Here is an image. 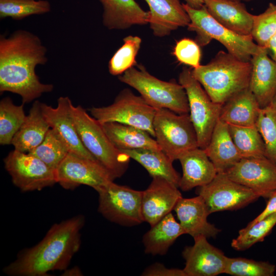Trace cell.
Returning a JSON list of instances; mask_svg holds the SVG:
<instances>
[{
    "label": "cell",
    "mask_w": 276,
    "mask_h": 276,
    "mask_svg": "<svg viewBox=\"0 0 276 276\" xmlns=\"http://www.w3.org/2000/svg\"><path fill=\"white\" fill-rule=\"evenodd\" d=\"M47 48L36 35L24 30L8 37L0 36V92L19 95L22 104L29 103L53 89L41 83L36 74L38 65L46 63Z\"/></svg>",
    "instance_id": "cell-1"
},
{
    "label": "cell",
    "mask_w": 276,
    "mask_h": 276,
    "mask_svg": "<svg viewBox=\"0 0 276 276\" xmlns=\"http://www.w3.org/2000/svg\"><path fill=\"white\" fill-rule=\"evenodd\" d=\"M84 217L78 215L54 224L36 245L22 251L3 269L10 276H47L66 269L81 245Z\"/></svg>",
    "instance_id": "cell-2"
},
{
    "label": "cell",
    "mask_w": 276,
    "mask_h": 276,
    "mask_svg": "<svg viewBox=\"0 0 276 276\" xmlns=\"http://www.w3.org/2000/svg\"><path fill=\"white\" fill-rule=\"evenodd\" d=\"M252 65L227 52L219 51L207 64L192 70L211 99L223 105L236 93L248 88Z\"/></svg>",
    "instance_id": "cell-3"
},
{
    "label": "cell",
    "mask_w": 276,
    "mask_h": 276,
    "mask_svg": "<svg viewBox=\"0 0 276 276\" xmlns=\"http://www.w3.org/2000/svg\"><path fill=\"white\" fill-rule=\"evenodd\" d=\"M72 115L86 149L114 179L124 175L131 158L113 144L102 124L80 105L75 106L73 104Z\"/></svg>",
    "instance_id": "cell-4"
},
{
    "label": "cell",
    "mask_w": 276,
    "mask_h": 276,
    "mask_svg": "<svg viewBox=\"0 0 276 276\" xmlns=\"http://www.w3.org/2000/svg\"><path fill=\"white\" fill-rule=\"evenodd\" d=\"M135 66L120 75L119 80L136 90L156 109L166 108L178 114L189 113L187 93L180 83L161 80L142 65Z\"/></svg>",
    "instance_id": "cell-5"
},
{
    "label": "cell",
    "mask_w": 276,
    "mask_h": 276,
    "mask_svg": "<svg viewBox=\"0 0 276 276\" xmlns=\"http://www.w3.org/2000/svg\"><path fill=\"white\" fill-rule=\"evenodd\" d=\"M182 5L190 19L188 30L196 33L195 41L200 46L207 45L212 39L216 40L227 52L244 61H250L252 56L260 49L251 35L238 34L219 23L204 5L195 9L186 4Z\"/></svg>",
    "instance_id": "cell-6"
},
{
    "label": "cell",
    "mask_w": 276,
    "mask_h": 276,
    "mask_svg": "<svg viewBox=\"0 0 276 276\" xmlns=\"http://www.w3.org/2000/svg\"><path fill=\"white\" fill-rule=\"evenodd\" d=\"M153 126L157 143L172 161L199 147L189 113L178 114L166 108L156 109Z\"/></svg>",
    "instance_id": "cell-7"
},
{
    "label": "cell",
    "mask_w": 276,
    "mask_h": 276,
    "mask_svg": "<svg viewBox=\"0 0 276 276\" xmlns=\"http://www.w3.org/2000/svg\"><path fill=\"white\" fill-rule=\"evenodd\" d=\"M178 83L187 93L189 114L197 134L198 146L205 149L219 120L222 105L211 99L193 76L192 70L183 68L179 75Z\"/></svg>",
    "instance_id": "cell-8"
},
{
    "label": "cell",
    "mask_w": 276,
    "mask_h": 276,
    "mask_svg": "<svg viewBox=\"0 0 276 276\" xmlns=\"http://www.w3.org/2000/svg\"><path fill=\"white\" fill-rule=\"evenodd\" d=\"M89 111L101 124L118 122L126 124L143 129L155 137L153 123L156 109L129 88L120 92L111 104L94 107Z\"/></svg>",
    "instance_id": "cell-9"
},
{
    "label": "cell",
    "mask_w": 276,
    "mask_h": 276,
    "mask_svg": "<svg viewBox=\"0 0 276 276\" xmlns=\"http://www.w3.org/2000/svg\"><path fill=\"white\" fill-rule=\"evenodd\" d=\"M99 194V212L107 220L124 226L144 221L142 212V191L113 181L96 190Z\"/></svg>",
    "instance_id": "cell-10"
},
{
    "label": "cell",
    "mask_w": 276,
    "mask_h": 276,
    "mask_svg": "<svg viewBox=\"0 0 276 276\" xmlns=\"http://www.w3.org/2000/svg\"><path fill=\"white\" fill-rule=\"evenodd\" d=\"M210 214L242 208L260 196L250 189L231 179L225 172L217 173L209 183L198 187Z\"/></svg>",
    "instance_id": "cell-11"
},
{
    "label": "cell",
    "mask_w": 276,
    "mask_h": 276,
    "mask_svg": "<svg viewBox=\"0 0 276 276\" xmlns=\"http://www.w3.org/2000/svg\"><path fill=\"white\" fill-rule=\"evenodd\" d=\"M4 162L13 184L22 192L41 190L57 183L56 171L32 154L14 149Z\"/></svg>",
    "instance_id": "cell-12"
},
{
    "label": "cell",
    "mask_w": 276,
    "mask_h": 276,
    "mask_svg": "<svg viewBox=\"0 0 276 276\" xmlns=\"http://www.w3.org/2000/svg\"><path fill=\"white\" fill-rule=\"evenodd\" d=\"M57 183L65 189L83 185L95 190L113 181L114 178L98 161L69 152L56 170Z\"/></svg>",
    "instance_id": "cell-13"
},
{
    "label": "cell",
    "mask_w": 276,
    "mask_h": 276,
    "mask_svg": "<svg viewBox=\"0 0 276 276\" xmlns=\"http://www.w3.org/2000/svg\"><path fill=\"white\" fill-rule=\"evenodd\" d=\"M225 173L260 197L268 198L276 190V164L266 157L242 158Z\"/></svg>",
    "instance_id": "cell-14"
},
{
    "label": "cell",
    "mask_w": 276,
    "mask_h": 276,
    "mask_svg": "<svg viewBox=\"0 0 276 276\" xmlns=\"http://www.w3.org/2000/svg\"><path fill=\"white\" fill-rule=\"evenodd\" d=\"M54 108L41 103L43 116L51 128L67 148L69 152L97 160L83 146L72 115L73 103L68 97H60Z\"/></svg>",
    "instance_id": "cell-15"
},
{
    "label": "cell",
    "mask_w": 276,
    "mask_h": 276,
    "mask_svg": "<svg viewBox=\"0 0 276 276\" xmlns=\"http://www.w3.org/2000/svg\"><path fill=\"white\" fill-rule=\"evenodd\" d=\"M194 240V244L186 246L182 252L186 275L216 276L224 273L227 257L211 244L206 237L199 236Z\"/></svg>",
    "instance_id": "cell-16"
},
{
    "label": "cell",
    "mask_w": 276,
    "mask_h": 276,
    "mask_svg": "<svg viewBox=\"0 0 276 276\" xmlns=\"http://www.w3.org/2000/svg\"><path fill=\"white\" fill-rule=\"evenodd\" d=\"M142 191V212L144 221L151 226L171 213L182 197L178 187L165 179L155 176Z\"/></svg>",
    "instance_id": "cell-17"
},
{
    "label": "cell",
    "mask_w": 276,
    "mask_h": 276,
    "mask_svg": "<svg viewBox=\"0 0 276 276\" xmlns=\"http://www.w3.org/2000/svg\"><path fill=\"white\" fill-rule=\"evenodd\" d=\"M250 62L248 88L262 108L271 103L276 95V62L269 56L267 49L263 47L252 56Z\"/></svg>",
    "instance_id": "cell-18"
},
{
    "label": "cell",
    "mask_w": 276,
    "mask_h": 276,
    "mask_svg": "<svg viewBox=\"0 0 276 276\" xmlns=\"http://www.w3.org/2000/svg\"><path fill=\"white\" fill-rule=\"evenodd\" d=\"M173 210L185 234L193 238L199 236L215 238L220 232V229L208 222L207 218L210 214L199 195L190 198L182 197Z\"/></svg>",
    "instance_id": "cell-19"
},
{
    "label": "cell",
    "mask_w": 276,
    "mask_h": 276,
    "mask_svg": "<svg viewBox=\"0 0 276 276\" xmlns=\"http://www.w3.org/2000/svg\"><path fill=\"white\" fill-rule=\"evenodd\" d=\"M145 1L149 8L148 24L154 36L169 35L173 31L189 24V16L180 0Z\"/></svg>",
    "instance_id": "cell-20"
},
{
    "label": "cell",
    "mask_w": 276,
    "mask_h": 276,
    "mask_svg": "<svg viewBox=\"0 0 276 276\" xmlns=\"http://www.w3.org/2000/svg\"><path fill=\"white\" fill-rule=\"evenodd\" d=\"M178 160L182 170L179 188L183 191L209 183L217 174L204 149L199 147L186 152Z\"/></svg>",
    "instance_id": "cell-21"
},
{
    "label": "cell",
    "mask_w": 276,
    "mask_h": 276,
    "mask_svg": "<svg viewBox=\"0 0 276 276\" xmlns=\"http://www.w3.org/2000/svg\"><path fill=\"white\" fill-rule=\"evenodd\" d=\"M204 5L210 14L226 28L241 35H251L254 15L241 1L206 0Z\"/></svg>",
    "instance_id": "cell-22"
},
{
    "label": "cell",
    "mask_w": 276,
    "mask_h": 276,
    "mask_svg": "<svg viewBox=\"0 0 276 276\" xmlns=\"http://www.w3.org/2000/svg\"><path fill=\"white\" fill-rule=\"evenodd\" d=\"M103 12L102 22L109 30H124L149 22V12L135 0H99Z\"/></svg>",
    "instance_id": "cell-23"
},
{
    "label": "cell",
    "mask_w": 276,
    "mask_h": 276,
    "mask_svg": "<svg viewBox=\"0 0 276 276\" xmlns=\"http://www.w3.org/2000/svg\"><path fill=\"white\" fill-rule=\"evenodd\" d=\"M204 150L217 173L226 172L242 158L232 138L228 125L219 120Z\"/></svg>",
    "instance_id": "cell-24"
},
{
    "label": "cell",
    "mask_w": 276,
    "mask_h": 276,
    "mask_svg": "<svg viewBox=\"0 0 276 276\" xmlns=\"http://www.w3.org/2000/svg\"><path fill=\"white\" fill-rule=\"evenodd\" d=\"M261 107L254 94L244 89L229 98L222 106L219 120L228 125H256Z\"/></svg>",
    "instance_id": "cell-25"
},
{
    "label": "cell",
    "mask_w": 276,
    "mask_h": 276,
    "mask_svg": "<svg viewBox=\"0 0 276 276\" xmlns=\"http://www.w3.org/2000/svg\"><path fill=\"white\" fill-rule=\"evenodd\" d=\"M41 103L36 101L22 125L14 135L11 144L14 149L28 153L36 148L44 139L50 127L44 119Z\"/></svg>",
    "instance_id": "cell-26"
},
{
    "label": "cell",
    "mask_w": 276,
    "mask_h": 276,
    "mask_svg": "<svg viewBox=\"0 0 276 276\" xmlns=\"http://www.w3.org/2000/svg\"><path fill=\"white\" fill-rule=\"evenodd\" d=\"M185 233L170 213L147 232L143 237L145 252L153 256L166 254L176 240Z\"/></svg>",
    "instance_id": "cell-27"
},
{
    "label": "cell",
    "mask_w": 276,
    "mask_h": 276,
    "mask_svg": "<svg viewBox=\"0 0 276 276\" xmlns=\"http://www.w3.org/2000/svg\"><path fill=\"white\" fill-rule=\"evenodd\" d=\"M101 124L111 142L121 150L137 149L161 150L156 140L143 129L118 122Z\"/></svg>",
    "instance_id": "cell-28"
},
{
    "label": "cell",
    "mask_w": 276,
    "mask_h": 276,
    "mask_svg": "<svg viewBox=\"0 0 276 276\" xmlns=\"http://www.w3.org/2000/svg\"><path fill=\"white\" fill-rule=\"evenodd\" d=\"M122 151L141 165L152 177L165 178L179 188L181 176L173 167V161L162 150L137 149Z\"/></svg>",
    "instance_id": "cell-29"
},
{
    "label": "cell",
    "mask_w": 276,
    "mask_h": 276,
    "mask_svg": "<svg viewBox=\"0 0 276 276\" xmlns=\"http://www.w3.org/2000/svg\"><path fill=\"white\" fill-rule=\"evenodd\" d=\"M228 126L232 138L242 158L265 157L264 144L256 125Z\"/></svg>",
    "instance_id": "cell-30"
},
{
    "label": "cell",
    "mask_w": 276,
    "mask_h": 276,
    "mask_svg": "<svg viewBox=\"0 0 276 276\" xmlns=\"http://www.w3.org/2000/svg\"><path fill=\"white\" fill-rule=\"evenodd\" d=\"M26 116L24 104L15 105L9 97L3 98L0 102V144H11L12 140L18 131Z\"/></svg>",
    "instance_id": "cell-31"
},
{
    "label": "cell",
    "mask_w": 276,
    "mask_h": 276,
    "mask_svg": "<svg viewBox=\"0 0 276 276\" xmlns=\"http://www.w3.org/2000/svg\"><path fill=\"white\" fill-rule=\"evenodd\" d=\"M51 5L46 0H0V18L21 20L33 15L50 12Z\"/></svg>",
    "instance_id": "cell-32"
},
{
    "label": "cell",
    "mask_w": 276,
    "mask_h": 276,
    "mask_svg": "<svg viewBox=\"0 0 276 276\" xmlns=\"http://www.w3.org/2000/svg\"><path fill=\"white\" fill-rule=\"evenodd\" d=\"M68 153L66 146L51 128L42 142L28 152L39 158L55 171Z\"/></svg>",
    "instance_id": "cell-33"
},
{
    "label": "cell",
    "mask_w": 276,
    "mask_h": 276,
    "mask_svg": "<svg viewBox=\"0 0 276 276\" xmlns=\"http://www.w3.org/2000/svg\"><path fill=\"white\" fill-rule=\"evenodd\" d=\"M123 42L108 62L109 72L113 76H120L137 64L135 59L142 39L137 36L129 35L123 39Z\"/></svg>",
    "instance_id": "cell-34"
},
{
    "label": "cell",
    "mask_w": 276,
    "mask_h": 276,
    "mask_svg": "<svg viewBox=\"0 0 276 276\" xmlns=\"http://www.w3.org/2000/svg\"><path fill=\"white\" fill-rule=\"evenodd\" d=\"M256 126L262 137L265 157L276 164V104L261 108Z\"/></svg>",
    "instance_id": "cell-35"
},
{
    "label": "cell",
    "mask_w": 276,
    "mask_h": 276,
    "mask_svg": "<svg viewBox=\"0 0 276 276\" xmlns=\"http://www.w3.org/2000/svg\"><path fill=\"white\" fill-rule=\"evenodd\" d=\"M275 224L276 213L240 229L238 236L232 240L231 246L237 250H246L263 241Z\"/></svg>",
    "instance_id": "cell-36"
},
{
    "label": "cell",
    "mask_w": 276,
    "mask_h": 276,
    "mask_svg": "<svg viewBox=\"0 0 276 276\" xmlns=\"http://www.w3.org/2000/svg\"><path fill=\"white\" fill-rule=\"evenodd\" d=\"M276 267L268 262L227 257L224 273L234 276H273Z\"/></svg>",
    "instance_id": "cell-37"
},
{
    "label": "cell",
    "mask_w": 276,
    "mask_h": 276,
    "mask_svg": "<svg viewBox=\"0 0 276 276\" xmlns=\"http://www.w3.org/2000/svg\"><path fill=\"white\" fill-rule=\"evenodd\" d=\"M275 33L276 4L270 3L263 12L254 15L251 35L259 46L266 48Z\"/></svg>",
    "instance_id": "cell-38"
},
{
    "label": "cell",
    "mask_w": 276,
    "mask_h": 276,
    "mask_svg": "<svg viewBox=\"0 0 276 276\" xmlns=\"http://www.w3.org/2000/svg\"><path fill=\"white\" fill-rule=\"evenodd\" d=\"M173 54L181 63L196 68L200 65L201 50L200 45L192 39L182 38L176 43Z\"/></svg>",
    "instance_id": "cell-39"
},
{
    "label": "cell",
    "mask_w": 276,
    "mask_h": 276,
    "mask_svg": "<svg viewBox=\"0 0 276 276\" xmlns=\"http://www.w3.org/2000/svg\"><path fill=\"white\" fill-rule=\"evenodd\" d=\"M141 275L143 276H187L183 269L168 268L159 263H155L147 267Z\"/></svg>",
    "instance_id": "cell-40"
},
{
    "label": "cell",
    "mask_w": 276,
    "mask_h": 276,
    "mask_svg": "<svg viewBox=\"0 0 276 276\" xmlns=\"http://www.w3.org/2000/svg\"><path fill=\"white\" fill-rule=\"evenodd\" d=\"M266 205L263 211L247 226H250L262 219L276 213V190L271 193L268 197Z\"/></svg>",
    "instance_id": "cell-41"
},
{
    "label": "cell",
    "mask_w": 276,
    "mask_h": 276,
    "mask_svg": "<svg viewBox=\"0 0 276 276\" xmlns=\"http://www.w3.org/2000/svg\"><path fill=\"white\" fill-rule=\"evenodd\" d=\"M266 48L271 58L276 62V33L269 40Z\"/></svg>",
    "instance_id": "cell-42"
},
{
    "label": "cell",
    "mask_w": 276,
    "mask_h": 276,
    "mask_svg": "<svg viewBox=\"0 0 276 276\" xmlns=\"http://www.w3.org/2000/svg\"><path fill=\"white\" fill-rule=\"evenodd\" d=\"M62 275L63 276H79L83 275L82 272L78 267L75 266L70 269L64 270Z\"/></svg>",
    "instance_id": "cell-43"
},
{
    "label": "cell",
    "mask_w": 276,
    "mask_h": 276,
    "mask_svg": "<svg viewBox=\"0 0 276 276\" xmlns=\"http://www.w3.org/2000/svg\"><path fill=\"white\" fill-rule=\"evenodd\" d=\"M186 4L192 8L198 9L202 7L206 0H185Z\"/></svg>",
    "instance_id": "cell-44"
},
{
    "label": "cell",
    "mask_w": 276,
    "mask_h": 276,
    "mask_svg": "<svg viewBox=\"0 0 276 276\" xmlns=\"http://www.w3.org/2000/svg\"><path fill=\"white\" fill-rule=\"evenodd\" d=\"M273 103H274L275 104H276V95H275V96L273 99V101L272 102Z\"/></svg>",
    "instance_id": "cell-45"
},
{
    "label": "cell",
    "mask_w": 276,
    "mask_h": 276,
    "mask_svg": "<svg viewBox=\"0 0 276 276\" xmlns=\"http://www.w3.org/2000/svg\"><path fill=\"white\" fill-rule=\"evenodd\" d=\"M232 1H241V0H232Z\"/></svg>",
    "instance_id": "cell-46"
},
{
    "label": "cell",
    "mask_w": 276,
    "mask_h": 276,
    "mask_svg": "<svg viewBox=\"0 0 276 276\" xmlns=\"http://www.w3.org/2000/svg\"><path fill=\"white\" fill-rule=\"evenodd\" d=\"M243 1H252V0H243Z\"/></svg>",
    "instance_id": "cell-47"
}]
</instances>
